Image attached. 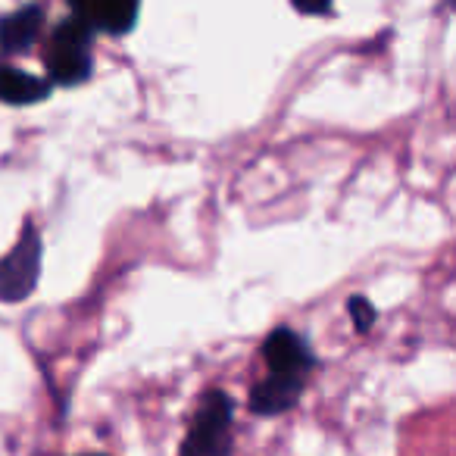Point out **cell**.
I'll return each mask as SVG.
<instances>
[{
  "mask_svg": "<svg viewBox=\"0 0 456 456\" xmlns=\"http://www.w3.org/2000/svg\"><path fill=\"white\" fill-rule=\"evenodd\" d=\"M263 360H266L269 375L250 391V412H256V416H281L300 400L316 360H313L310 344L291 329H275L266 338Z\"/></svg>",
  "mask_w": 456,
  "mask_h": 456,
  "instance_id": "6da1fadb",
  "label": "cell"
},
{
  "mask_svg": "<svg viewBox=\"0 0 456 456\" xmlns=\"http://www.w3.org/2000/svg\"><path fill=\"white\" fill-rule=\"evenodd\" d=\"M91 38H94V28L78 16L53 28L51 47L45 53L51 82L78 85L91 76Z\"/></svg>",
  "mask_w": 456,
  "mask_h": 456,
  "instance_id": "7a4b0ae2",
  "label": "cell"
},
{
  "mask_svg": "<svg viewBox=\"0 0 456 456\" xmlns=\"http://www.w3.org/2000/svg\"><path fill=\"white\" fill-rule=\"evenodd\" d=\"M232 400L222 391H209L191 419L182 456H228L232 450Z\"/></svg>",
  "mask_w": 456,
  "mask_h": 456,
  "instance_id": "3957f363",
  "label": "cell"
},
{
  "mask_svg": "<svg viewBox=\"0 0 456 456\" xmlns=\"http://www.w3.org/2000/svg\"><path fill=\"white\" fill-rule=\"evenodd\" d=\"M41 279V235L35 225L22 228L20 241L0 256V304H22Z\"/></svg>",
  "mask_w": 456,
  "mask_h": 456,
  "instance_id": "277c9868",
  "label": "cell"
},
{
  "mask_svg": "<svg viewBox=\"0 0 456 456\" xmlns=\"http://www.w3.org/2000/svg\"><path fill=\"white\" fill-rule=\"evenodd\" d=\"M78 20L88 22L94 32L126 35L138 20L141 0H69Z\"/></svg>",
  "mask_w": 456,
  "mask_h": 456,
  "instance_id": "5b68a950",
  "label": "cell"
},
{
  "mask_svg": "<svg viewBox=\"0 0 456 456\" xmlns=\"http://www.w3.org/2000/svg\"><path fill=\"white\" fill-rule=\"evenodd\" d=\"M45 13L41 7H22L0 20V47L7 53H22L38 41Z\"/></svg>",
  "mask_w": 456,
  "mask_h": 456,
  "instance_id": "8992f818",
  "label": "cell"
},
{
  "mask_svg": "<svg viewBox=\"0 0 456 456\" xmlns=\"http://www.w3.org/2000/svg\"><path fill=\"white\" fill-rule=\"evenodd\" d=\"M51 94V82L38 76H28L20 69H0V101L13 107H28Z\"/></svg>",
  "mask_w": 456,
  "mask_h": 456,
  "instance_id": "52a82bcc",
  "label": "cell"
},
{
  "mask_svg": "<svg viewBox=\"0 0 456 456\" xmlns=\"http://www.w3.org/2000/svg\"><path fill=\"white\" fill-rule=\"evenodd\" d=\"M347 310H350V319H354V329L356 331H369V329H372V322H375L372 300L362 297V294H354V297H350V304H347Z\"/></svg>",
  "mask_w": 456,
  "mask_h": 456,
  "instance_id": "ba28073f",
  "label": "cell"
},
{
  "mask_svg": "<svg viewBox=\"0 0 456 456\" xmlns=\"http://www.w3.org/2000/svg\"><path fill=\"white\" fill-rule=\"evenodd\" d=\"M291 4L306 16H319V13H329L331 10V0H291Z\"/></svg>",
  "mask_w": 456,
  "mask_h": 456,
  "instance_id": "9c48e42d",
  "label": "cell"
},
{
  "mask_svg": "<svg viewBox=\"0 0 456 456\" xmlns=\"http://www.w3.org/2000/svg\"><path fill=\"white\" fill-rule=\"evenodd\" d=\"M97 456H101V453H97Z\"/></svg>",
  "mask_w": 456,
  "mask_h": 456,
  "instance_id": "30bf717a",
  "label": "cell"
}]
</instances>
